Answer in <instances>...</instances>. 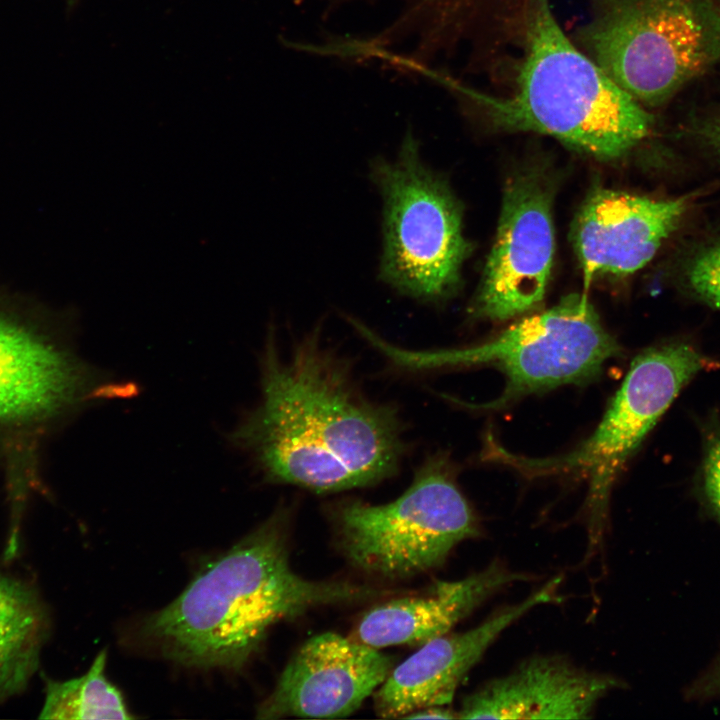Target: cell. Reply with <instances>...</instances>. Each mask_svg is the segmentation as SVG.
<instances>
[{
    "label": "cell",
    "instance_id": "obj_9",
    "mask_svg": "<svg viewBox=\"0 0 720 720\" xmlns=\"http://www.w3.org/2000/svg\"><path fill=\"white\" fill-rule=\"evenodd\" d=\"M551 200L536 172L507 185L495 243L472 304L477 317L507 320L542 302L554 255Z\"/></svg>",
    "mask_w": 720,
    "mask_h": 720
},
{
    "label": "cell",
    "instance_id": "obj_24",
    "mask_svg": "<svg viewBox=\"0 0 720 720\" xmlns=\"http://www.w3.org/2000/svg\"><path fill=\"white\" fill-rule=\"evenodd\" d=\"M720 4V3H719Z\"/></svg>",
    "mask_w": 720,
    "mask_h": 720
},
{
    "label": "cell",
    "instance_id": "obj_23",
    "mask_svg": "<svg viewBox=\"0 0 720 720\" xmlns=\"http://www.w3.org/2000/svg\"><path fill=\"white\" fill-rule=\"evenodd\" d=\"M699 689L703 694H720V661Z\"/></svg>",
    "mask_w": 720,
    "mask_h": 720
},
{
    "label": "cell",
    "instance_id": "obj_18",
    "mask_svg": "<svg viewBox=\"0 0 720 720\" xmlns=\"http://www.w3.org/2000/svg\"><path fill=\"white\" fill-rule=\"evenodd\" d=\"M534 0H443L465 42L490 53L517 47Z\"/></svg>",
    "mask_w": 720,
    "mask_h": 720
},
{
    "label": "cell",
    "instance_id": "obj_5",
    "mask_svg": "<svg viewBox=\"0 0 720 720\" xmlns=\"http://www.w3.org/2000/svg\"><path fill=\"white\" fill-rule=\"evenodd\" d=\"M356 330L395 365L409 370L490 365L506 376L503 393L485 405L500 408L521 396L597 376L619 345L585 295L522 319L495 338L465 348L413 351L392 345L358 322Z\"/></svg>",
    "mask_w": 720,
    "mask_h": 720
},
{
    "label": "cell",
    "instance_id": "obj_1",
    "mask_svg": "<svg viewBox=\"0 0 720 720\" xmlns=\"http://www.w3.org/2000/svg\"><path fill=\"white\" fill-rule=\"evenodd\" d=\"M266 482L314 492L376 484L404 452L396 410L369 400L317 334L280 352L273 330L261 358V399L229 433Z\"/></svg>",
    "mask_w": 720,
    "mask_h": 720
},
{
    "label": "cell",
    "instance_id": "obj_15",
    "mask_svg": "<svg viewBox=\"0 0 720 720\" xmlns=\"http://www.w3.org/2000/svg\"><path fill=\"white\" fill-rule=\"evenodd\" d=\"M529 576L496 560L456 581H439L421 593L392 599L367 611L355 630L357 641L379 649L422 645L452 627L496 592Z\"/></svg>",
    "mask_w": 720,
    "mask_h": 720
},
{
    "label": "cell",
    "instance_id": "obj_12",
    "mask_svg": "<svg viewBox=\"0 0 720 720\" xmlns=\"http://www.w3.org/2000/svg\"><path fill=\"white\" fill-rule=\"evenodd\" d=\"M690 196L655 199L622 191H592L576 215L573 245L585 283L624 277L644 267L679 226Z\"/></svg>",
    "mask_w": 720,
    "mask_h": 720
},
{
    "label": "cell",
    "instance_id": "obj_2",
    "mask_svg": "<svg viewBox=\"0 0 720 720\" xmlns=\"http://www.w3.org/2000/svg\"><path fill=\"white\" fill-rule=\"evenodd\" d=\"M286 515L276 511L207 564L173 602L144 621V640L185 666L237 669L273 624L313 608L380 594L367 586L297 574L289 561Z\"/></svg>",
    "mask_w": 720,
    "mask_h": 720
},
{
    "label": "cell",
    "instance_id": "obj_3",
    "mask_svg": "<svg viewBox=\"0 0 720 720\" xmlns=\"http://www.w3.org/2000/svg\"><path fill=\"white\" fill-rule=\"evenodd\" d=\"M458 87L497 128L549 135L600 159L624 156L653 125L645 107L566 36L549 0L533 3L511 95Z\"/></svg>",
    "mask_w": 720,
    "mask_h": 720
},
{
    "label": "cell",
    "instance_id": "obj_11",
    "mask_svg": "<svg viewBox=\"0 0 720 720\" xmlns=\"http://www.w3.org/2000/svg\"><path fill=\"white\" fill-rule=\"evenodd\" d=\"M392 666L390 657L362 642L333 632L315 635L291 657L256 717H346L381 686Z\"/></svg>",
    "mask_w": 720,
    "mask_h": 720
},
{
    "label": "cell",
    "instance_id": "obj_17",
    "mask_svg": "<svg viewBox=\"0 0 720 720\" xmlns=\"http://www.w3.org/2000/svg\"><path fill=\"white\" fill-rule=\"evenodd\" d=\"M106 650L82 676L66 681L46 679L41 719H131L124 698L105 675Z\"/></svg>",
    "mask_w": 720,
    "mask_h": 720
},
{
    "label": "cell",
    "instance_id": "obj_4",
    "mask_svg": "<svg viewBox=\"0 0 720 720\" xmlns=\"http://www.w3.org/2000/svg\"><path fill=\"white\" fill-rule=\"evenodd\" d=\"M579 48L641 105L658 107L720 60L714 0H586Z\"/></svg>",
    "mask_w": 720,
    "mask_h": 720
},
{
    "label": "cell",
    "instance_id": "obj_20",
    "mask_svg": "<svg viewBox=\"0 0 720 720\" xmlns=\"http://www.w3.org/2000/svg\"><path fill=\"white\" fill-rule=\"evenodd\" d=\"M704 487L707 498L720 518V439L710 447L704 465Z\"/></svg>",
    "mask_w": 720,
    "mask_h": 720
},
{
    "label": "cell",
    "instance_id": "obj_22",
    "mask_svg": "<svg viewBox=\"0 0 720 720\" xmlns=\"http://www.w3.org/2000/svg\"><path fill=\"white\" fill-rule=\"evenodd\" d=\"M405 718L453 719L457 718V713L444 706H430L416 710Z\"/></svg>",
    "mask_w": 720,
    "mask_h": 720
},
{
    "label": "cell",
    "instance_id": "obj_16",
    "mask_svg": "<svg viewBox=\"0 0 720 720\" xmlns=\"http://www.w3.org/2000/svg\"><path fill=\"white\" fill-rule=\"evenodd\" d=\"M48 619L29 586L0 574V703L23 691L37 670Z\"/></svg>",
    "mask_w": 720,
    "mask_h": 720
},
{
    "label": "cell",
    "instance_id": "obj_13",
    "mask_svg": "<svg viewBox=\"0 0 720 720\" xmlns=\"http://www.w3.org/2000/svg\"><path fill=\"white\" fill-rule=\"evenodd\" d=\"M560 578L552 579L521 602L506 606L474 628L446 633L393 668L376 690L374 707L382 718L405 717L421 708L452 702L464 676L512 623L528 611L554 600Z\"/></svg>",
    "mask_w": 720,
    "mask_h": 720
},
{
    "label": "cell",
    "instance_id": "obj_8",
    "mask_svg": "<svg viewBox=\"0 0 720 720\" xmlns=\"http://www.w3.org/2000/svg\"><path fill=\"white\" fill-rule=\"evenodd\" d=\"M334 520L348 560L390 580L438 568L457 544L479 535L473 510L439 456L422 465L395 500L381 505L345 501Z\"/></svg>",
    "mask_w": 720,
    "mask_h": 720
},
{
    "label": "cell",
    "instance_id": "obj_14",
    "mask_svg": "<svg viewBox=\"0 0 720 720\" xmlns=\"http://www.w3.org/2000/svg\"><path fill=\"white\" fill-rule=\"evenodd\" d=\"M619 681L559 656H536L465 698L460 719H586Z\"/></svg>",
    "mask_w": 720,
    "mask_h": 720
},
{
    "label": "cell",
    "instance_id": "obj_19",
    "mask_svg": "<svg viewBox=\"0 0 720 720\" xmlns=\"http://www.w3.org/2000/svg\"><path fill=\"white\" fill-rule=\"evenodd\" d=\"M685 275L695 296L720 309V243L700 250L690 260Z\"/></svg>",
    "mask_w": 720,
    "mask_h": 720
},
{
    "label": "cell",
    "instance_id": "obj_6",
    "mask_svg": "<svg viewBox=\"0 0 720 720\" xmlns=\"http://www.w3.org/2000/svg\"><path fill=\"white\" fill-rule=\"evenodd\" d=\"M372 177L383 202L380 279L423 302L447 299L470 252L449 185L426 166L411 134L394 160L374 162Z\"/></svg>",
    "mask_w": 720,
    "mask_h": 720
},
{
    "label": "cell",
    "instance_id": "obj_10",
    "mask_svg": "<svg viewBox=\"0 0 720 720\" xmlns=\"http://www.w3.org/2000/svg\"><path fill=\"white\" fill-rule=\"evenodd\" d=\"M119 392L65 344L0 316V427L41 424Z\"/></svg>",
    "mask_w": 720,
    "mask_h": 720
},
{
    "label": "cell",
    "instance_id": "obj_7",
    "mask_svg": "<svg viewBox=\"0 0 720 720\" xmlns=\"http://www.w3.org/2000/svg\"><path fill=\"white\" fill-rule=\"evenodd\" d=\"M707 364L708 360L687 344L650 348L632 361L594 433L571 452L525 458L489 440L487 455L529 476H585L589 483L585 502L588 553L593 555L602 543L609 497L619 471L681 389Z\"/></svg>",
    "mask_w": 720,
    "mask_h": 720
},
{
    "label": "cell",
    "instance_id": "obj_21",
    "mask_svg": "<svg viewBox=\"0 0 720 720\" xmlns=\"http://www.w3.org/2000/svg\"><path fill=\"white\" fill-rule=\"evenodd\" d=\"M699 135L715 152L720 153V107L699 126Z\"/></svg>",
    "mask_w": 720,
    "mask_h": 720
}]
</instances>
